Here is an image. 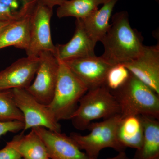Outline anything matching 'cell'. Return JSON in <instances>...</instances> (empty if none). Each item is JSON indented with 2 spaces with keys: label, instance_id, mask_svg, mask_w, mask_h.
<instances>
[{
  "label": "cell",
  "instance_id": "cell-13",
  "mask_svg": "<svg viewBox=\"0 0 159 159\" xmlns=\"http://www.w3.org/2000/svg\"><path fill=\"white\" fill-rule=\"evenodd\" d=\"M96 43L89 36L81 20L77 19L74 35L68 42L56 46L54 56L60 61L66 62L72 60L96 55Z\"/></svg>",
  "mask_w": 159,
  "mask_h": 159
},
{
  "label": "cell",
  "instance_id": "cell-15",
  "mask_svg": "<svg viewBox=\"0 0 159 159\" xmlns=\"http://www.w3.org/2000/svg\"><path fill=\"white\" fill-rule=\"evenodd\" d=\"M31 12L25 17L12 22L3 30L0 34V49L10 46L25 51L28 49Z\"/></svg>",
  "mask_w": 159,
  "mask_h": 159
},
{
  "label": "cell",
  "instance_id": "cell-10",
  "mask_svg": "<svg viewBox=\"0 0 159 159\" xmlns=\"http://www.w3.org/2000/svg\"><path fill=\"white\" fill-rule=\"evenodd\" d=\"M130 74L159 95V45L144 46L141 54L124 64Z\"/></svg>",
  "mask_w": 159,
  "mask_h": 159
},
{
  "label": "cell",
  "instance_id": "cell-2",
  "mask_svg": "<svg viewBox=\"0 0 159 159\" xmlns=\"http://www.w3.org/2000/svg\"><path fill=\"white\" fill-rule=\"evenodd\" d=\"M117 99L122 118L147 116L159 118V95L131 74L126 82L111 91Z\"/></svg>",
  "mask_w": 159,
  "mask_h": 159
},
{
  "label": "cell",
  "instance_id": "cell-22",
  "mask_svg": "<svg viewBox=\"0 0 159 159\" xmlns=\"http://www.w3.org/2000/svg\"><path fill=\"white\" fill-rule=\"evenodd\" d=\"M130 73L124 64L115 65L109 70L105 85L111 91L116 90L126 82Z\"/></svg>",
  "mask_w": 159,
  "mask_h": 159
},
{
  "label": "cell",
  "instance_id": "cell-1",
  "mask_svg": "<svg viewBox=\"0 0 159 159\" xmlns=\"http://www.w3.org/2000/svg\"><path fill=\"white\" fill-rule=\"evenodd\" d=\"M100 42L104 48L101 56L113 66L132 61L141 54L145 46L141 34L131 26L125 11L113 16L109 29Z\"/></svg>",
  "mask_w": 159,
  "mask_h": 159
},
{
  "label": "cell",
  "instance_id": "cell-5",
  "mask_svg": "<svg viewBox=\"0 0 159 159\" xmlns=\"http://www.w3.org/2000/svg\"><path fill=\"white\" fill-rule=\"evenodd\" d=\"M121 119L120 114H118L101 122H92L88 127L89 131L88 134L73 132L70 137L80 150L93 159H98L100 152L106 148H112L119 152H125V148L119 143L117 137Z\"/></svg>",
  "mask_w": 159,
  "mask_h": 159
},
{
  "label": "cell",
  "instance_id": "cell-6",
  "mask_svg": "<svg viewBox=\"0 0 159 159\" xmlns=\"http://www.w3.org/2000/svg\"><path fill=\"white\" fill-rule=\"evenodd\" d=\"M12 92L15 103L24 116L23 133L37 127L61 132L60 124L48 105L39 102L25 89H15Z\"/></svg>",
  "mask_w": 159,
  "mask_h": 159
},
{
  "label": "cell",
  "instance_id": "cell-11",
  "mask_svg": "<svg viewBox=\"0 0 159 159\" xmlns=\"http://www.w3.org/2000/svg\"><path fill=\"white\" fill-rule=\"evenodd\" d=\"M45 145L50 159H93L80 150L70 136L43 127L32 128Z\"/></svg>",
  "mask_w": 159,
  "mask_h": 159
},
{
  "label": "cell",
  "instance_id": "cell-28",
  "mask_svg": "<svg viewBox=\"0 0 159 159\" xmlns=\"http://www.w3.org/2000/svg\"><path fill=\"white\" fill-rule=\"evenodd\" d=\"M152 159H159V156L156 157H155V158H154Z\"/></svg>",
  "mask_w": 159,
  "mask_h": 159
},
{
  "label": "cell",
  "instance_id": "cell-12",
  "mask_svg": "<svg viewBox=\"0 0 159 159\" xmlns=\"http://www.w3.org/2000/svg\"><path fill=\"white\" fill-rule=\"evenodd\" d=\"M39 63V57L27 56L1 71L0 91L29 87L36 74Z\"/></svg>",
  "mask_w": 159,
  "mask_h": 159
},
{
  "label": "cell",
  "instance_id": "cell-3",
  "mask_svg": "<svg viewBox=\"0 0 159 159\" xmlns=\"http://www.w3.org/2000/svg\"><path fill=\"white\" fill-rule=\"evenodd\" d=\"M120 113L116 97L104 85L88 90L70 120L74 128L84 130L94 120L108 119Z\"/></svg>",
  "mask_w": 159,
  "mask_h": 159
},
{
  "label": "cell",
  "instance_id": "cell-24",
  "mask_svg": "<svg viewBox=\"0 0 159 159\" xmlns=\"http://www.w3.org/2000/svg\"><path fill=\"white\" fill-rule=\"evenodd\" d=\"M0 159H22L17 151L6 143V146L0 150Z\"/></svg>",
  "mask_w": 159,
  "mask_h": 159
},
{
  "label": "cell",
  "instance_id": "cell-16",
  "mask_svg": "<svg viewBox=\"0 0 159 159\" xmlns=\"http://www.w3.org/2000/svg\"><path fill=\"white\" fill-rule=\"evenodd\" d=\"M7 143L17 152L22 159H50L45 145L33 129L28 134L16 136Z\"/></svg>",
  "mask_w": 159,
  "mask_h": 159
},
{
  "label": "cell",
  "instance_id": "cell-20",
  "mask_svg": "<svg viewBox=\"0 0 159 159\" xmlns=\"http://www.w3.org/2000/svg\"><path fill=\"white\" fill-rule=\"evenodd\" d=\"M37 0H0V21H15L31 13Z\"/></svg>",
  "mask_w": 159,
  "mask_h": 159
},
{
  "label": "cell",
  "instance_id": "cell-27",
  "mask_svg": "<svg viewBox=\"0 0 159 159\" xmlns=\"http://www.w3.org/2000/svg\"><path fill=\"white\" fill-rule=\"evenodd\" d=\"M13 21H0V34Z\"/></svg>",
  "mask_w": 159,
  "mask_h": 159
},
{
  "label": "cell",
  "instance_id": "cell-8",
  "mask_svg": "<svg viewBox=\"0 0 159 159\" xmlns=\"http://www.w3.org/2000/svg\"><path fill=\"white\" fill-rule=\"evenodd\" d=\"M39 63L36 77L25 89L37 101L48 105L54 97L57 84L59 61L54 54L48 51L39 55Z\"/></svg>",
  "mask_w": 159,
  "mask_h": 159
},
{
  "label": "cell",
  "instance_id": "cell-25",
  "mask_svg": "<svg viewBox=\"0 0 159 159\" xmlns=\"http://www.w3.org/2000/svg\"><path fill=\"white\" fill-rule=\"evenodd\" d=\"M38 2L43 3L46 6L53 8L55 6H58L67 0H37Z\"/></svg>",
  "mask_w": 159,
  "mask_h": 159
},
{
  "label": "cell",
  "instance_id": "cell-32",
  "mask_svg": "<svg viewBox=\"0 0 159 159\" xmlns=\"http://www.w3.org/2000/svg\"></svg>",
  "mask_w": 159,
  "mask_h": 159
},
{
  "label": "cell",
  "instance_id": "cell-4",
  "mask_svg": "<svg viewBox=\"0 0 159 159\" xmlns=\"http://www.w3.org/2000/svg\"><path fill=\"white\" fill-rule=\"evenodd\" d=\"M59 61L58 76L54 96L48 105L58 122L70 120L80 100L88 89L64 62Z\"/></svg>",
  "mask_w": 159,
  "mask_h": 159
},
{
  "label": "cell",
  "instance_id": "cell-30",
  "mask_svg": "<svg viewBox=\"0 0 159 159\" xmlns=\"http://www.w3.org/2000/svg\"><path fill=\"white\" fill-rule=\"evenodd\" d=\"M129 159H137L135 158L134 157L133 158H132V159L129 158Z\"/></svg>",
  "mask_w": 159,
  "mask_h": 159
},
{
  "label": "cell",
  "instance_id": "cell-18",
  "mask_svg": "<svg viewBox=\"0 0 159 159\" xmlns=\"http://www.w3.org/2000/svg\"><path fill=\"white\" fill-rule=\"evenodd\" d=\"M118 141L124 148L139 150L142 147L143 129L140 116L122 118L117 130Z\"/></svg>",
  "mask_w": 159,
  "mask_h": 159
},
{
  "label": "cell",
  "instance_id": "cell-26",
  "mask_svg": "<svg viewBox=\"0 0 159 159\" xmlns=\"http://www.w3.org/2000/svg\"><path fill=\"white\" fill-rule=\"evenodd\" d=\"M107 159H129L125 152H119L117 155L113 157Z\"/></svg>",
  "mask_w": 159,
  "mask_h": 159
},
{
  "label": "cell",
  "instance_id": "cell-17",
  "mask_svg": "<svg viewBox=\"0 0 159 159\" xmlns=\"http://www.w3.org/2000/svg\"><path fill=\"white\" fill-rule=\"evenodd\" d=\"M140 117L143 129V142L142 147L136 151L134 157L137 159H152L159 157V120L147 116Z\"/></svg>",
  "mask_w": 159,
  "mask_h": 159
},
{
  "label": "cell",
  "instance_id": "cell-9",
  "mask_svg": "<svg viewBox=\"0 0 159 159\" xmlns=\"http://www.w3.org/2000/svg\"><path fill=\"white\" fill-rule=\"evenodd\" d=\"M64 62L88 90L105 85L107 75L113 66L102 56L96 55Z\"/></svg>",
  "mask_w": 159,
  "mask_h": 159
},
{
  "label": "cell",
  "instance_id": "cell-23",
  "mask_svg": "<svg viewBox=\"0 0 159 159\" xmlns=\"http://www.w3.org/2000/svg\"><path fill=\"white\" fill-rule=\"evenodd\" d=\"M24 122L20 121H0V137L7 133H16L23 130Z\"/></svg>",
  "mask_w": 159,
  "mask_h": 159
},
{
  "label": "cell",
  "instance_id": "cell-14",
  "mask_svg": "<svg viewBox=\"0 0 159 159\" xmlns=\"http://www.w3.org/2000/svg\"><path fill=\"white\" fill-rule=\"evenodd\" d=\"M118 0H109L87 17L81 20L89 36L96 43L104 37L110 27V20Z\"/></svg>",
  "mask_w": 159,
  "mask_h": 159
},
{
  "label": "cell",
  "instance_id": "cell-7",
  "mask_svg": "<svg viewBox=\"0 0 159 159\" xmlns=\"http://www.w3.org/2000/svg\"><path fill=\"white\" fill-rule=\"evenodd\" d=\"M53 9L37 1L30 15V41L25 51L27 56L38 57L44 51L54 55L56 46L52 41L51 30Z\"/></svg>",
  "mask_w": 159,
  "mask_h": 159
},
{
  "label": "cell",
  "instance_id": "cell-31",
  "mask_svg": "<svg viewBox=\"0 0 159 159\" xmlns=\"http://www.w3.org/2000/svg\"></svg>",
  "mask_w": 159,
  "mask_h": 159
},
{
  "label": "cell",
  "instance_id": "cell-19",
  "mask_svg": "<svg viewBox=\"0 0 159 159\" xmlns=\"http://www.w3.org/2000/svg\"><path fill=\"white\" fill-rule=\"evenodd\" d=\"M109 0H67L59 5L56 11L57 17H74L82 19L87 17Z\"/></svg>",
  "mask_w": 159,
  "mask_h": 159
},
{
  "label": "cell",
  "instance_id": "cell-21",
  "mask_svg": "<svg viewBox=\"0 0 159 159\" xmlns=\"http://www.w3.org/2000/svg\"><path fill=\"white\" fill-rule=\"evenodd\" d=\"M11 121L24 122L23 114L15 103L12 89L0 91V121Z\"/></svg>",
  "mask_w": 159,
  "mask_h": 159
},
{
  "label": "cell",
  "instance_id": "cell-29",
  "mask_svg": "<svg viewBox=\"0 0 159 159\" xmlns=\"http://www.w3.org/2000/svg\"><path fill=\"white\" fill-rule=\"evenodd\" d=\"M155 1H156V2H159V0H155Z\"/></svg>",
  "mask_w": 159,
  "mask_h": 159
}]
</instances>
